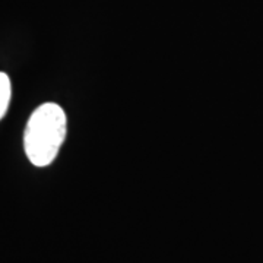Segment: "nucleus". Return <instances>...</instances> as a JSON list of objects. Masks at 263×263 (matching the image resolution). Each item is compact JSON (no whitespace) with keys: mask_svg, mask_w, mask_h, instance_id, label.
I'll return each instance as SVG.
<instances>
[{"mask_svg":"<svg viewBox=\"0 0 263 263\" xmlns=\"http://www.w3.org/2000/svg\"><path fill=\"white\" fill-rule=\"evenodd\" d=\"M10 94H12V88H10V81L6 73L0 72V119L6 114L8 107L10 103Z\"/></svg>","mask_w":263,"mask_h":263,"instance_id":"2","label":"nucleus"},{"mask_svg":"<svg viewBox=\"0 0 263 263\" xmlns=\"http://www.w3.org/2000/svg\"><path fill=\"white\" fill-rule=\"evenodd\" d=\"M66 138V114L60 105L46 103L29 117L24 145L28 160L37 167H47L57 157Z\"/></svg>","mask_w":263,"mask_h":263,"instance_id":"1","label":"nucleus"}]
</instances>
